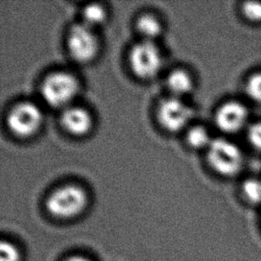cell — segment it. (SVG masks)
Here are the masks:
<instances>
[{"instance_id": "1", "label": "cell", "mask_w": 261, "mask_h": 261, "mask_svg": "<svg viewBox=\"0 0 261 261\" xmlns=\"http://www.w3.org/2000/svg\"><path fill=\"white\" fill-rule=\"evenodd\" d=\"M88 205V195L76 185H66L54 191L46 201V210L57 219H69L80 215Z\"/></svg>"}, {"instance_id": "4", "label": "cell", "mask_w": 261, "mask_h": 261, "mask_svg": "<svg viewBox=\"0 0 261 261\" xmlns=\"http://www.w3.org/2000/svg\"><path fill=\"white\" fill-rule=\"evenodd\" d=\"M43 115L39 106L32 102H21L8 113L7 125L9 130L19 138H29L41 127Z\"/></svg>"}, {"instance_id": "9", "label": "cell", "mask_w": 261, "mask_h": 261, "mask_svg": "<svg viewBox=\"0 0 261 261\" xmlns=\"http://www.w3.org/2000/svg\"><path fill=\"white\" fill-rule=\"evenodd\" d=\"M61 124L68 133L82 137L88 134L93 124L91 114L79 106H68L61 115Z\"/></svg>"}, {"instance_id": "13", "label": "cell", "mask_w": 261, "mask_h": 261, "mask_svg": "<svg viewBox=\"0 0 261 261\" xmlns=\"http://www.w3.org/2000/svg\"><path fill=\"white\" fill-rule=\"evenodd\" d=\"M106 18V10L99 4H89L82 11V22L93 29L103 22Z\"/></svg>"}, {"instance_id": "17", "label": "cell", "mask_w": 261, "mask_h": 261, "mask_svg": "<svg viewBox=\"0 0 261 261\" xmlns=\"http://www.w3.org/2000/svg\"><path fill=\"white\" fill-rule=\"evenodd\" d=\"M21 256L17 248L9 242H2L0 245V261H20Z\"/></svg>"}, {"instance_id": "2", "label": "cell", "mask_w": 261, "mask_h": 261, "mask_svg": "<svg viewBox=\"0 0 261 261\" xmlns=\"http://www.w3.org/2000/svg\"><path fill=\"white\" fill-rule=\"evenodd\" d=\"M207 150L210 166L223 176H233L244 165V154L233 142L225 138L213 139Z\"/></svg>"}, {"instance_id": "15", "label": "cell", "mask_w": 261, "mask_h": 261, "mask_svg": "<svg viewBox=\"0 0 261 261\" xmlns=\"http://www.w3.org/2000/svg\"><path fill=\"white\" fill-rule=\"evenodd\" d=\"M245 90L249 98L253 102L261 103V71L256 72L248 79Z\"/></svg>"}, {"instance_id": "5", "label": "cell", "mask_w": 261, "mask_h": 261, "mask_svg": "<svg viewBox=\"0 0 261 261\" xmlns=\"http://www.w3.org/2000/svg\"><path fill=\"white\" fill-rule=\"evenodd\" d=\"M162 57L159 48L153 41L142 40L131 48L129 64L135 75L148 80L159 72L163 64Z\"/></svg>"}, {"instance_id": "14", "label": "cell", "mask_w": 261, "mask_h": 261, "mask_svg": "<svg viewBox=\"0 0 261 261\" xmlns=\"http://www.w3.org/2000/svg\"><path fill=\"white\" fill-rule=\"evenodd\" d=\"M212 140L208 130L202 126L191 127L187 133V143L194 149L208 148Z\"/></svg>"}, {"instance_id": "16", "label": "cell", "mask_w": 261, "mask_h": 261, "mask_svg": "<svg viewBox=\"0 0 261 261\" xmlns=\"http://www.w3.org/2000/svg\"><path fill=\"white\" fill-rule=\"evenodd\" d=\"M243 13L245 18L252 22H261V2L248 1L244 3Z\"/></svg>"}, {"instance_id": "6", "label": "cell", "mask_w": 261, "mask_h": 261, "mask_svg": "<svg viewBox=\"0 0 261 261\" xmlns=\"http://www.w3.org/2000/svg\"><path fill=\"white\" fill-rule=\"evenodd\" d=\"M67 48L71 57L79 63H88L97 55L99 42L93 28L85 23L75 24L70 29Z\"/></svg>"}, {"instance_id": "10", "label": "cell", "mask_w": 261, "mask_h": 261, "mask_svg": "<svg viewBox=\"0 0 261 261\" xmlns=\"http://www.w3.org/2000/svg\"><path fill=\"white\" fill-rule=\"evenodd\" d=\"M167 86L173 96L180 98L192 90L193 80L187 71L175 70L170 72L167 79Z\"/></svg>"}, {"instance_id": "3", "label": "cell", "mask_w": 261, "mask_h": 261, "mask_svg": "<svg viewBox=\"0 0 261 261\" xmlns=\"http://www.w3.org/2000/svg\"><path fill=\"white\" fill-rule=\"evenodd\" d=\"M79 91V82L66 71H56L46 76L41 86V95L54 108H67Z\"/></svg>"}, {"instance_id": "7", "label": "cell", "mask_w": 261, "mask_h": 261, "mask_svg": "<svg viewBox=\"0 0 261 261\" xmlns=\"http://www.w3.org/2000/svg\"><path fill=\"white\" fill-rule=\"evenodd\" d=\"M193 116V111L178 97L163 99L158 107V120L170 132L179 131L187 126Z\"/></svg>"}, {"instance_id": "8", "label": "cell", "mask_w": 261, "mask_h": 261, "mask_svg": "<svg viewBox=\"0 0 261 261\" xmlns=\"http://www.w3.org/2000/svg\"><path fill=\"white\" fill-rule=\"evenodd\" d=\"M249 112L242 102L229 101L217 110L215 123L220 130L233 134L242 130L248 122Z\"/></svg>"}, {"instance_id": "18", "label": "cell", "mask_w": 261, "mask_h": 261, "mask_svg": "<svg viewBox=\"0 0 261 261\" xmlns=\"http://www.w3.org/2000/svg\"><path fill=\"white\" fill-rule=\"evenodd\" d=\"M248 140L255 150L261 152V122L251 124L248 128Z\"/></svg>"}, {"instance_id": "11", "label": "cell", "mask_w": 261, "mask_h": 261, "mask_svg": "<svg viewBox=\"0 0 261 261\" xmlns=\"http://www.w3.org/2000/svg\"><path fill=\"white\" fill-rule=\"evenodd\" d=\"M138 32L144 37V40L152 41L161 34L163 27L157 18L151 14H144L137 21Z\"/></svg>"}, {"instance_id": "19", "label": "cell", "mask_w": 261, "mask_h": 261, "mask_svg": "<svg viewBox=\"0 0 261 261\" xmlns=\"http://www.w3.org/2000/svg\"><path fill=\"white\" fill-rule=\"evenodd\" d=\"M65 261H90L88 258H84L82 256H74V257H71V258H68Z\"/></svg>"}, {"instance_id": "12", "label": "cell", "mask_w": 261, "mask_h": 261, "mask_svg": "<svg viewBox=\"0 0 261 261\" xmlns=\"http://www.w3.org/2000/svg\"><path fill=\"white\" fill-rule=\"evenodd\" d=\"M241 193L244 201L253 206H261V179L251 177L242 184Z\"/></svg>"}]
</instances>
